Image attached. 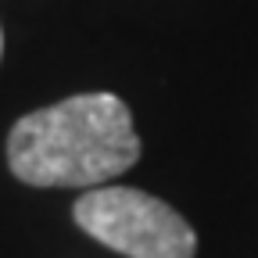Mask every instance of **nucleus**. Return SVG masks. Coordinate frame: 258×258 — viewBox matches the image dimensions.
Returning <instances> with one entry per match:
<instances>
[{
  "mask_svg": "<svg viewBox=\"0 0 258 258\" xmlns=\"http://www.w3.org/2000/svg\"><path fill=\"white\" fill-rule=\"evenodd\" d=\"M133 111L115 93H76L22 115L8 133V165L29 186L93 190L140 161Z\"/></svg>",
  "mask_w": 258,
  "mask_h": 258,
  "instance_id": "f257e3e1",
  "label": "nucleus"
},
{
  "mask_svg": "<svg viewBox=\"0 0 258 258\" xmlns=\"http://www.w3.org/2000/svg\"><path fill=\"white\" fill-rule=\"evenodd\" d=\"M0 57H4V29H0Z\"/></svg>",
  "mask_w": 258,
  "mask_h": 258,
  "instance_id": "7ed1b4c3",
  "label": "nucleus"
},
{
  "mask_svg": "<svg viewBox=\"0 0 258 258\" xmlns=\"http://www.w3.org/2000/svg\"><path fill=\"white\" fill-rule=\"evenodd\" d=\"M72 219L104 247L125 258H194V226L154 194L133 186H93L72 205Z\"/></svg>",
  "mask_w": 258,
  "mask_h": 258,
  "instance_id": "f03ea898",
  "label": "nucleus"
}]
</instances>
